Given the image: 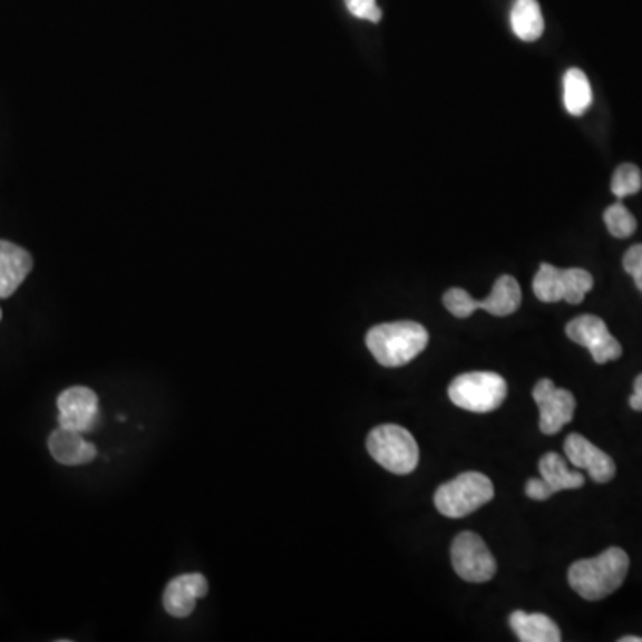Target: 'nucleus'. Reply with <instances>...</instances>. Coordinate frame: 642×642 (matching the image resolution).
<instances>
[{"instance_id": "412c9836", "label": "nucleus", "mask_w": 642, "mask_h": 642, "mask_svg": "<svg viewBox=\"0 0 642 642\" xmlns=\"http://www.w3.org/2000/svg\"><path fill=\"white\" fill-rule=\"evenodd\" d=\"M641 187L642 174L639 166L632 165V163H624V165L617 166L614 177H612V193L617 198L635 195V193L641 192Z\"/></svg>"}, {"instance_id": "ddd939ff", "label": "nucleus", "mask_w": 642, "mask_h": 642, "mask_svg": "<svg viewBox=\"0 0 642 642\" xmlns=\"http://www.w3.org/2000/svg\"><path fill=\"white\" fill-rule=\"evenodd\" d=\"M567 460L575 468L585 469L588 477L596 484H606L615 475V463L611 455L600 450L597 446L580 434H570L564 442Z\"/></svg>"}, {"instance_id": "a211bd4d", "label": "nucleus", "mask_w": 642, "mask_h": 642, "mask_svg": "<svg viewBox=\"0 0 642 642\" xmlns=\"http://www.w3.org/2000/svg\"><path fill=\"white\" fill-rule=\"evenodd\" d=\"M514 35L523 41L539 40L544 31V18L537 0H516L510 13Z\"/></svg>"}, {"instance_id": "9d476101", "label": "nucleus", "mask_w": 642, "mask_h": 642, "mask_svg": "<svg viewBox=\"0 0 642 642\" xmlns=\"http://www.w3.org/2000/svg\"><path fill=\"white\" fill-rule=\"evenodd\" d=\"M539 407V428L544 436H555L575 416L576 400L567 389H561L549 379H541L532 391Z\"/></svg>"}, {"instance_id": "6e6552de", "label": "nucleus", "mask_w": 642, "mask_h": 642, "mask_svg": "<svg viewBox=\"0 0 642 642\" xmlns=\"http://www.w3.org/2000/svg\"><path fill=\"white\" fill-rule=\"evenodd\" d=\"M451 566L466 582L481 584L496 575V558L475 532H460L451 543Z\"/></svg>"}, {"instance_id": "2eb2a0df", "label": "nucleus", "mask_w": 642, "mask_h": 642, "mask_svg": "<svg viewBox=\"0 0 642 642\" xmlns=\"http://www.w3.org/2000/svg\"><path fill=\"white\" fill-rule=\"evenodd\" d=\"M49 450L62 466H82L97 459V448L86 441L85 434L58 427L49 436Z\"/></svg>"}, {"instance_id": "f03ea898", "label": "nucleus", "mask_w": 642, "mask_h": 642, "mask_svg": "<svg viewBox=\"0 0 642 642\" xmlns=\"http://www.w3.org/2000/svg\"><path fill=\"white\" fill-rule=\"evenodd\" d=\"M428 344V332L416 321H392L368 330L366 347L379 364L398 368L415 361Z\"/></svg>"}, {"instance_id": "dca6fc26", "label": "nucleus", "mask_w": 642, "mask_h": 642, "mask_svg": "<svg viewBox=\"0 0 642 642\" xmlns=\"http://www.w3.org/2000/svg\"><path fill=\"white\" fill-rule=\"evenodd\" d=\"M32 270V257L22 246L0 240V299H9Z\"/></svg>"}, {"instance_id": "6ab92c4d", "label": "nucleus", "mask_w": 642, "mask_h": 642, "mask_svg": "<svg viewBox=\"0 0 642 642\" xmlns=\"http://www.w3.org/2000/svg\"><path fill=\"white\" fill-rule=\"evenodd\" d=\"M593 103V89L580 68H571L564 76V106L573 116H582Z\"/></svg>"}, {"instance_id": "423d86ee", "label": "nucleus", "mask_w": 642, "mask_h": 642, "mask_svg": "<svg viewBox=\"0 0 642 642\" xmlns=\"http://www.w3.org/2000/svg\"><path fill=\"white\" fill-rule=\"evenodd\" d=\"M507 382L493 371H471L459 374L448 388L455 406L471 412H490L498 409L507 397Z\"/></svg>"}, {"instance_id": "9b49d317", "label": "nucleus", "mask_w": 642, "mask_h": 642, "mask_svg": "<svg viewBox=\"0 0 642 642\" xmlns=\"http://www.w3.org/2000/svg\"><path fill=\"white\" fill-rule=\"evenodd\" d=\"M539 473L541 478H531L525 487L526 496L537 502L548 499L558 490L580 489L585 484L584 475L571 471L566 460L555 451H548L541 457Z\"/></svg>"}, {"instance_id": "f3484780", "label": "nucleus", "mask_w": 642, "mask_h": 642, "mask_svg": "<svg viewBox=\"0 0 642 642\" xmlns=\"http://www.w3.org/2000/svg\"><path fill=\"white\" fill-rule=\"evenodd\" d=\"M508 623L522 642L562 641L561 629L548 615L516 611L508 617Z\"/></svg>"}, {"instance_id": "39448f33", "label": "nucleus", "mask_w": 642, "mask_h": 642, "mask_svg": "<svg viewBox=\"0 0 642 642\" xmlns=\"http://www.w3.org/2000/svg\"><path fill=\"white\" fill-rule=\"evenodd\" d=\"M442 303L455 318H460V320L471 317L473 312L478 309L489 312L493 317H508L522 305V288L514 276L502 275L496 279L486 300L471 299V294L460 288H451L442 296Z\"/></svg>"}, {"instance_id": "4468645a", "label": "nucleus", "mask_w": 642, "mask_h": 642, "mask_svg": "<svg viewBox=\"0 0 642 642\" xmlns=\"http://www.w3.org/2000/svg\"><path fill=\"white\" fill-rule=\"evenodd\" d=\"M210 591L207 580L201 573H186L175 576L166 585L163 605L172 617L184 620L195 611L196 602Z\"/></svg>"}, {"instance_id": "393cba45", "label": "nucleus", "mask_w": 642, "mask_h": 642, "mask_svg": "<svg viewBox=\"0 0 642 642\" xmlns=\"http://www.w3.org/2000/svg\"><path fill=\"white\" fill-rule=\"evenodd\" d=\"M620 642H642V638H633V635H629V638H621Z\"/></svg>"}, {"instance_id": "aec40b11", "label": "nucleus", "mask_w": 642, "mask_h": 642, "mask_svg": "<svg viewBox=\"0 0 642 642\" xmlns=\"http://www.w3.org/2000/svg\"><path fill=\"white\" fill-rule=\"evenodd\" d=\"M603 220L612 236L620 240L632 236L638 228V220L633 218V214L623 204L611 205L603 214Z\"/></svg>"}, {"instance_id": "a878e982", "label": "nucleus", "mask_w": 642, "mask_h": 642, "mask_svg": "<svg viewBox=\"0 0 642 642\" xmlns=\"http://www.w3.org/2000/svg\"><path fill=\"white\" fill-rule=\"evenodd\" d=\"M0 320H2V311H0Z\"/></svg>"}, {"instance_id": "f8f14e48", "label": "nucleus", "mask_w": 642, "mask_h": 642, "mask_svg": "<svg viewBox=\"0 0 642 642\" xmlns=\"http://www.w3.org/2000/svg\"><path fill=\"white\" fill-rule=\"evenodd\" d=\"M59 427L77 432H91L98 425L100 407L97 392L85 386L65 389L58 398Z\"/></svg>"}, {"instance_id": "1a4fd4ad", "label": "nucleus", "mask_w": 642, "mask_h": 642, "mask_svg": "<svg viewBox=\"0 0 642 642\" xmlns=\"http://www.w3.org/2000/svg\"><path fill=\"white\" fill-rule=\"evenodd\" d=\"M566 334L571 341L587 348L596 364L617 361L623 356V347L611 334L605 321L602 318L593 317V314H582V317L571 320L566 327Z\"/></svg>"}, {"instance_id": "b1692460", "label": "nucleus", "mask_w": 642, "mask_h": 642, "mask_svg": "<svg viewBox=\"0 0 642 642\" xmlns=\"http://www.w3.org/2000/svg\"><path fill=\"white\" fill-rule=\"evenodd\" d=\"M630 407L638 412H642V373L633 382V392L630 397Z\"/></svg>"}, {"instance_id": "7ed1b4c3", "label": "nucleus", "mask_w": 642, "mask_h": 642, "mask_svg": "<svg viewBox=\"0 0 642 642\" xmlns=\"http://www.w3.org/2000/svg\"><path fill=\"white\" fill-rule=\"evenodd\" d=\"M493 496V481L481 473L468 471L437 487L434 504L442 516L460 519L489 504Z\"/></svg>"}, {"instance_id": "0eeeda50", "label": "nucleus", "mask_w": 642, "mask_h": 642, "mask_svg": "<svg viewBox=\"0 0 642 642\" xmlns=\"http://www.w3.org/2000/svg\"><path fill=\"white\" fill-rule=\"evenodd\" d=\"M534 293L541 302L582 303L585 294L593 290L594 279L587 270L582 268H561L543 263L539 272L534 276Z\"/></svg>"}, {"instance_id": "f257e3e1", "label": "nucleus", "mask_w": 642, "mask_h": 642, "mask_svg": "<svg viewBox=\"0 0 642 642\" xmlns=\"http://www.w3.org/2000/svg\"><path fill=\"white\" fill-rule=\"evenodd\" d=\"M630 558L621 548L605 549L594 558H582L571 564L567 582L578 596L587 602H600L623 585L629 575Z\"/></svg>"}, {"instance_id": "5701e85b", "label": "nucleus", "mask_w": 642, "mask_h": 642, "mask_svg": "<svg viewBox=\"0 0 642 642\" xmlns=\"http://www.w3.org/2000/svg\"><path fill=\"white\" fill-rule=\"evenodd\" d=\"M624 272L632 275L633 282L642 293V245H633L623 257Z\"/></svg>"}, {"instance_id": "20e7f679", "label": "nucleus", "mask_w": 642, "mask_h": 642, "mask_svg": "<svg viewBox=\"0 0 642 642\" xmlns=\"http://www.w3.org/2000/svg\"><path fill=\"white\" fill-rule=\"evenodd\" d=\"M366 448L373 460L395 475H409L418 468V442L415 436L400 425H380L373 428L366 441Z\"/></svg>"}, {"instance_id": "4be33fe9", "label": "nucleus", "mask_w": 642, "mask_h": 642, "mask_svg": "<svg viewBox=\"0 0 642 642\" xmlns=\"http://www.w3.org/2000/svg\"><path fill=\"white\" fill-rule=\"evenodd\" d=\"M348 11L356 18L368 20V22L379 23L382 11L377 6V0H344Z\"/></svg>"}]
</instances>
